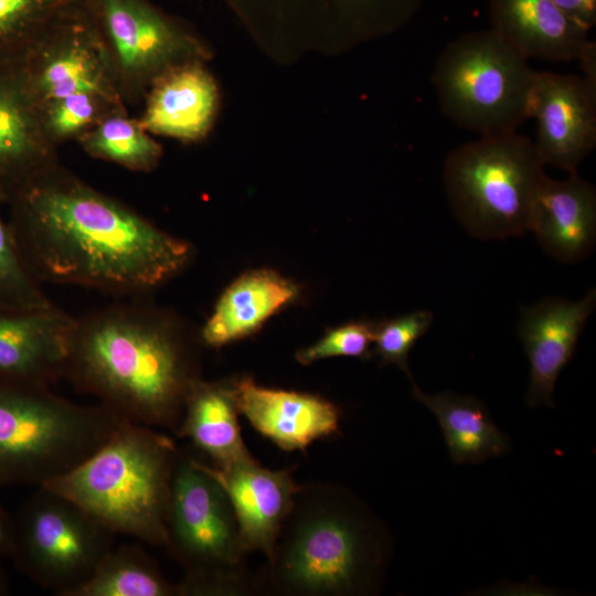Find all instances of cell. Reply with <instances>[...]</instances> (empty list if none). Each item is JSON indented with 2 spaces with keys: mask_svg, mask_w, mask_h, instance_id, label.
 <instances>
[{
  "mask_svg": "<svg viewBox=\"0 0 596 596\" xmlns=\"http://www.w3.org/2000/svg\"><path fill=\"white\" fill-rule=\"evenodd\" d=\"M528 118L536 121L534 143L544 164L577 172L596 146V79L535 71Z\"/></svg>",
  "mask_w": 596,
  "mask_h": 596,
  "instance_id": "cell-12",
  "label": "cell"
},
{
  "mask_svg": "<svg viewBox=\"0 0 596 596\" xmlns=\"http://www.w3.org/2000/svg\"><path fill=\"white\" fill-rule=\"evenodd\" d=\"M146 298L74 317L63 379L125 421L174 433L201 377L195 345L175 315Z\"/></svg>",
  "mask_w": 596,
  "mask_h": 596,
  "instance_id": "cell-2",
  "label": "cell"
},
{
  "mask_svg": "<svg viewBox=\"0 0 596 596\" xmlns=\"http://www.w3.org/2000/svg\"><path fill=\"white\" fill-rule=\"evenodd\" d=\"M434 316L428 310H417L392 319L375 322L372 353L382 364H395L413 381L408 354L416 341L430 328Z\"/></svg>",
  "mask_w": 596,
  "mask_h": 596,
  "instance_id": "cell-28",
  "label": "cell"
},
{
  "mask_svg": "<svg viewBox=\"0 0 596 596\" xmlns=\"http://www.w3.org/2000/svg\"><path fill=\"white\" fill-rule=\"evenodd\" d=\"M4 204L0 194V309L49 308L54 304L23 259L9 221L2 213Z\"/></svg>",
  "mask_w": 596,
  "mask_h": 596,
  "instance_id": "cell-26",
  "label": "cell"
},
{
  "mask_svg": "<svg viewBox=\"0 0 596 596\" xmlns=\"http://www.w3.org/2000/svg\"><path fill=\"white\" fill-rule=\"evenodd\" d=\"M73 321L55 305L0 309V382L52 386L63 379Z\"/></svg>",
  "mask_w": 596,
  "mask_h": 596,
  "instance_id": "cell-16",
  "label": "cell"
},
{
  "mask_svg": "<svg viewBox=\"0 0 596 596\" xmlns=\"http://www.w3.org/2000/svg\"><path fill=\"white\" fill-rule=\"evenodd\" d=\"M115 535L71 500L39 487L14 519L11 558L36 584L71 596L114 547Z\"/></svg>",
  "mask_w": 596,
  "mask_h": 596,
  "instance_id": "cell-9",
  "label": "cell"
},
{
  "mask_svg": "<svg viewBox=\"0 0 596 596\" xmlns=\"http://www.w3.org/2000/svg\"><path fill=\"white\" fill-rule=\"evenodd\" d=\"M544 166L534 140L517 131L464 143L444 164L450 207L475 237L522 235L529 231L532 201L546 174Z\"/></svg>",
  "mask_w": 596,
  "mask_h": 596,
  "instance_id": "cell-7",
  "label": "cell"
},
{
  "mask_svg": "<svg viewBox=\"0 0 596 596\" xmlns=\"http://www.w3.org/2000/svg\"><path fill=\"white\" fill-rule=\"evenodd\" d=\"M203 464L228 496L242 551L246 555L260 552L268 558L300 486L295 482L291 470L267 469L256 459L224 468Z\"/></svg>",
  "mask_w": 596,
  "mask_h": 596,
  "instance_id": "cell-14",
  "label": "cell"
},
{
  "mask_svg": "<svg viewBox=\"0 0 596 596\" xmlns=\"http://www.w3.org/2000/svg\"><path fill=\"white\" fill-rule=\"evenodd\" d=\"M125 421L51 386L0 382V488L42 486L98 449Z\"/></svg>",
  "mask_w": 596,
  "mask_h": 596,
  "instance_id": "cell-5",
  "label": "cell"
},
{
  "mask_svg": "<svg viewBox=\"0 0 596 596\" xmlns=\"http://www.w3.org/2000/svg\"><path fill=\"white\" fill-rule=\"evenodd\" d=\"M56 148L18 79L0 62V194L6 203L38 173L58 162Z\"/></svg>",
  "mask_w": 596,
  "mask_h": 596,
  "instance_id": "cell-20",
  "label": "cell"
},
{
  "mask_svg": "<svg viewBox=\"0 0 596 596\" xmlns=\"http://www.w3.org/2000/svg\"><path fill=\"white\" fill-rule=\"evenodd\" d=\"M8 221L33 276L126 298H145L189 265L193 246L58 162L7 203Z\"/></svg>",
  "mask_w": 596,
  "mask_h": 596,
  "instance_id": "cell-1",
  "label": "cell"
},
{
  "mask_svg": "<svg viewBox=\"0 0 596 596\" xmlns=\"http://www.w3.org/2000/svg\"><path fill=\"white\" fill-rule=\"evenodd\" d=\"M71 596H181L151 555L138 544L113 547Z\"/></svg>",
  "mask_w": 596,
  "mask_h": 596,
  "instance_id": "cell-24",
  "label": "cell"
},
{
  "mask_svg": "<svg viewBox=\"0 0 596 596\" xmlns=\"http://www.w3.org/2000/svg\"><path fill=\"white\" fill-rule=\"evenodd\" d=\"M240 414L286 451H305L313 441L340 433L341 411L322 396L233 379Z\"/></svg>",
  "mask_w": 596,
  "mask_h": 596,
  "instance_id": "cell-15",
  "label": "cell"
},
{
  "mask_svg": "<svg viewBox=\"0 0 596 596\" xmlns=\"http://www.w3.org/2000/svg\"><path fill=\"white\" fill-rule=\"evenodd\" d=\"M164 547L183 568L181 596L257 592L227 493L203 460L181 450L172 477Z\"/></svg>",
  "mask_w": 596,
  "mask_h": 596,
  "instance_id": "cell-6",
  "label": "cell"
},
{
  "mask_svg": "<svg viewBox=\"0 0 596 596\" xmlns=\"http://www.w3.org/2000/svg\"><path fill=\"white\" fill-rule=\"evenodd\" d=\"M238 415L233 379L199 377L189 390L174 434L189 439L213 467L255 460L242 437Z\"/></svg>",
  "mask_w": 596,
  "mask_h": 596,
  "instance_id": "cell-22",
  "label": "cell"
},
{
  "mask_svg": "<svg viewBox=\"0 0 596 596\" xmlns=\"http://www.w3.org/2000/svg\"><path fill=\"white\" fill-rule=\"evenodd\" d=\"M578 25L590 30L596 23V0H553Z\"/></svg>",
  "mask_w": 596,
  "mask_h": 596,
  "instance_id": "cell-31",
  "label": "cell"
},
{
  "mask_svg": "<svg viewBox=\"0 0 596 596\" xmlns=\"http://www.w3.org/2000/svg\"><path fill=\"white\" fill-rule=\"evenodd\" d=\"M203 63L179 64L152 83L138 119L146 131L184 142L206 137L219 114L220 92Z\"/></svg>",
  "mask_w": 596,
  "mask_h": 596,
  "instance_id": "cell-17",
  "label": "cell"
},
{
  "mask_svg": "<svg viewBox=\"0 0 596 596\" xmlns=\"http://www.w3.org/2000/svg\"><path fill=\"white\" fill-rule=\"evenodd\" d=\"M56 12L19 51L0 58L36 113L78 93L125 104L105 41L95 20Z\"/></svg>",
  "mask_w": 596,
  "mask_h": 596,
  "instance_id": "cell-10",
  "label": "cell"
},
{
  "mask_svg": "<svg viewBox=\"0 0 596 596\" xmlns=\"http://www.w3.org/2000/svg\"><path fill=\"white\" fill-rule=\"evenodd\" d=\"M596 306V290L577 301L545 298L521 308L518 337L530 364L525 402L530 407H554L560 373L572 360L578 338Z\"/></svg>",
  "mask_w": 596,
  "mask_h": 596,
  "instance_id": "cell-13",
  "label": "cell"
},
{
  "mask_svg": "<svg viewBox=\"0 0 596 596\" xmlns=\"http://www.w3.org/2000/svg\"><path fill=\"white\" fill-rule=\"evenodd\" d=\"M7 592H8V584H7L6 575L1 567V562H0V596L4 595Z\"/></svg>",
  "mask_w": 596,
  "mask_h": 596,
  "instance_id": "cell-34",
  "label": "cell"
},
{
  "mask_svg": "<svg viewBox=\"0 0 596 596\" xmlns=\"http://www.w3.org/2000/svg\"><path fill=\"white\" fill-rule=\"evenodd\" d=\"M529 231L543 249L563 263H577L596 241V190L577 172L564 180L544 175L534 194Z\"/></svg>",
  "mask_w": 596,
  "mask_h": 596,
  "instance_id": "cell-18",
  "label": "cell"
},
{
  "mask_svg": "<svg viewBox=\"0 0 596 596\" xmlns=\"http://www.w3.org/2000/svg\"><path fill=\"white\" fill-rule=\"evenodd\" d=\"M374 329L375 322L372 321L358 320L343 323L327 331L313 344L297 351L296 360L300 364L309 365L333 356L370 359Z\"/></svg>",
  "mask_w": 596,
  "mask_h": 596,
  "instance_id": "cell-30",
  "label": "cell"
},
{
  "mask_svg": "<svg viewBox=\"0 0 596 596\" xmlns=\"http://www.w3.org/2000/svg\"><path fill=\"white\" fill-rule=\"evenodd\" d=\"M299 292L296 283L275 270L246 272L222 292L201 329L200 341L211 348H221L252 336Z\"/></svg>",
  "mask_w": 596,
  "mask_h": 596,
  "instance_id": "cell-21",
  "label": "cell"
},
{
  "mask_svg": "<svg viewBox=\"0 0 596 596\" xmlns=\"http://www.w3.org/2000/svg\"><path fill=\"white\" fill-rule=\"evenodd\" d=\"M77 141L91 157L137 172L152 171L162 158L161 146L126 108L105 116Z\"/></svg>",
  "mask_w": 596,
  "mask_h": 596,
  "instance_id": "cell-25",
  "label": "cell"
},
{
  "mask_svg": "<svg viewBox=\"0 0 596 596\" xmlns=\"http://www.w3.org/2000/svg\"><path fill=\"white\" fill-rule=\"evenodd\" d=\"M61 10L51 0H0V58L19 51Z\"/></svg>",
  "mask_w": 596,
  "mask_h": 596,
  "instance_id": "cell-29",
  "label": "cell"
},
{
  "mask_svg": "<svg viewBox=\"0 0 596 596\" xmlns=\"http://www.w3.org/2000/svg\"><path fill=\"white\" fill-rule=\"evenodd\" d=\"M492 30L526 60L579 63L596 55L588 30L575 23L553 0H491Z\"/></svg>",
  "mask_w": 596,
  "mask_h": 596,
  "instance_id": "cell-19",
  "label": "cell"
},
{
  "mask_svg": "<svg viewBox=\"0 0 596 596\" xmlns=\"http://www.w3.org/2000/svg\"><path fill=\"white\" fill-rule=\"evenodd\" d=\"M57 8L60 9H70L72 6H75L77 3H86L91 2L92 0H51Z\"/></svg>",
  "mask_w": 596,
  "mask_h": 596,
  "instance_id": "cell-33",
  "label": "cell"
},
{
  "mask_svg": "<svg viewBox=\"0 0 596 596\" xmlns=\"http://www.w3.org/2000/svg\"><path fill=\"white\" fill-rule=\"evenodd\" d=\"M125 108V104L106 97L78 93L43 106L38 116L45 136L57 147L68 140H78L105 116Z\"/></svg>",
  "mask_w": 596,
  "mask_h": 596,
  "instance_id": "cell-27",
  "label": "cell"
},
{
  "mask_svg": "<svg viewBox=\"0 0 596 596\" xmlns=\"http://www.w3.org/2000/svg\"><path fill=\"white\" fill-rule=\"evenodd\" d=\"M125 102L146 96L169 68L205 62L209 47L142 0H92Z\"/></svg>",
  "mask_w": 596,
  "mask_h": 596,
  "instance_id": "cell-11",
  "label": "cell"
},
{
  "mask_svg": "<svg viewBox=\"0 0 596 596\" xmlns=\"http://www.w3.org/2000/svg\"><path fill=\"white\" fill-rule=\"evenodd\" d=\"M412 383L413 397L436 416L453 462L476 465L510 451V439L480 400L449 391L428 394Z\"/></svg>",
  "mask_w": 596,
  "mask_h": 596,
  "instance_id": "cell-23",
  "label": "cell"
},
{
  "mask_svg": "<svg viewBox=\"0 0 596 596\" xmlns=\"http://www.w3.org/2000/svg\"><path fill=\"white\" fill-rule=\"evenodd\" d=\"M494 30L466 33L439 55L432 81L446 117L479 137L517 131L535 71Z\"/></svg>",
  "mask_w": 596,
  "mask_h": 596,
  "instance_id": "cell-8",
  "label": "cell"
},
{
  "mask_svg": "<svg viewBox=\"0 0 596 596\" xmlns=\"http://www.w3.org/2000/svg\"><path fill=\"white\" fill-rule=\"evenodd\" d=\"M179 451L168 435L123 421L84 461L40 487L71 500L115 534L164 547Z\"/></svg>",
  "mask_w": 596,
  "mask_h": 596,
  "instance_id": "cell-4",
  "label": "cell"
},
{
  "mask_svg": "<svg viewBox=\"0 0 596 596\" xmlns=\"http://www.w3.org/2000/svg\"><path fill=\"white\" fill-rule=\"evenodd\" d=\"M391 547L385 525L350 490L300 485L273 553L255 577L257 592L373 595L382 588Z\"/></svg>",
  "mask_w": 596,
  "mask_h": 596,
  "instance_id": "cell-3",
  "label": "cell"
},
{
  "mask_svg": "<svg viewBox=\"0 0 596 596\" xmlns=\"http://www.w3.org/2000/svg\"><path fill=\"white\" fill-rule=\"evenodd\" d=\"M14 545V519L0 504V562L11 558Z\"/></svg>",
  "mask_w": 596,
  "mask_h": 596,
  "instance_id": "cell-32",
  "label": "cell"
}]
</instances>
